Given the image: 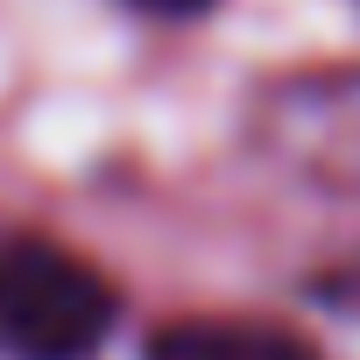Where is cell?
Here are the masks:
<instances>
[{
  "label": "cell",
  "instance_id": "6da1fadb",
  "mask_svg": "<svg viewBox=\"0 0 360 360\" xmlns=\"http://www.w3.org/2000/svg\"><path fill=\"white\" fill-rule=\"evenodd\" d=\"M120 318V290L71 248L22 233L0 240V353L8 360H92Z\"/></svg>",
  "mask_w": 360,
  "mask_h": 360
},
{
  "label": "cell",
  "instance_id": "7a4b0ae2",
  "mask_svg": "<svg viewBox=\"0 0 360 360\" xmlns=\"http://www.w3.org/2000/svg\"><path fill=\"white\" fill-rule=\"evenodd\" d=\"M262 141L283 169L332 191H360V71L276 85L262 99Z\"/></svg>",
  "mask_w": 360,
  "mask_h": 360
},
{
  "label": "cell",
  "instance_id": "3957f363",
  "mask_svg": "<svg viewBox=\"0 0 360 360\" xmlns=\"http://www.w3.org/2000/svg\"><path fill=\"white\" fill-rule=\"evenodd\" d=\"M148 360H318L297 332L255 318H176L148 339Z\"/></svg>",
  "mask_w": 360,
  "mask_h": 360
},
{
  "label": "cell",
  "instance_id": "277c9868",
  "mask_svg": "<svg viewBox=\"0 0 360 360\" xmlns=\"http://www.w3.org/2000/svg\"><path fill=\"white\" fill-rule=\"evenodd\" d=\"M127 8H141V15H155V22H191V15H212L219 0H127Z\"/></svg>",
  "mask_w": 360,
  "mask_h": 360
}]
</instances>
